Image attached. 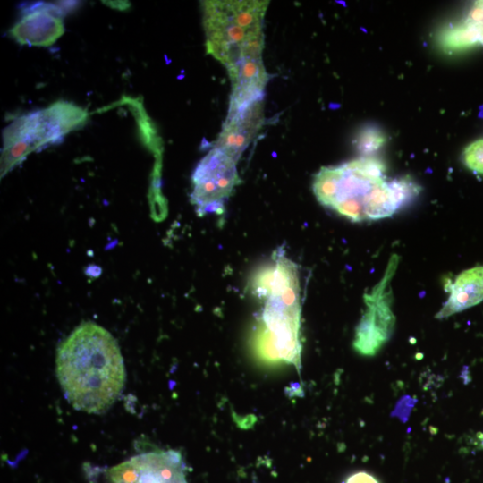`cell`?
<instances>
[{
    "label": "cell",
    "mask_w": 483,
    "mask_h": 483,
    "mask_svg": "<svg viewBox=\"0 0 483 483\" xmlns=\"http://www.w3.org/2000/svg\"><path fill=\"white\" fill-rule=\"evenodd\" d=\"M55 372L70 404L95 414L106 411L115 402L126 378L117 341L90 321L78 326L60 343Z\"/></svg>",
    "instance_id": "obj_1"
},
{
    "label": "cell",
    "mask_w": 483,
    "mask_h": 483,
    "mask_svg": "<svg viewBox=\"0 0 483 483\" xmlns=\"http://www.w3.org/2000/svg\"><path fill=\"white\" fill-rule=\"evenodd\" d=\"M385 171L371 157L322 167L313 192L321 205L354 222L389 217L411 202L420 187L409 176L387 181Z\"/></svg>",
    "instance_id": "obj_2"
},
{
    "label": "cell",
    "mask_w": 483,
    "mask_h": 483,
    "mask_svg": "<svg viewBox=\"0 0 483 483\" xmlns=\"http://www.w3.org/2000/svg\"><path fill=\"white\" fill-rule=\"evenodd\" d=\"M251 292L264 307L255 347L267 361L301 364V299L297 265L282 250L252 277Z\"/></svg>",
    "instance_id": "obj_3"
},
{
    "label": "cell",
    "mask_w": 483,
    "mask_h": 483,
    "mask_svg": "<svg viewBox=\"0 0 483 483\" xmlns=\"http://www.w3.org/2000/svg\"><path fill=\"white\" fill-rule=\"evenodd\" d=\"M264 0L202 1L207 54L225 68L248 56L262 55Z\"/></svg>",
    "instance_id": "obj_4"
},
{
    "label": "cell",
    "mask_w": 483,
    "mask_h": 483,
    "mask_svg": "<svg viewBox=\"0 0 483 483\" xmlns=\"http://www.w3.org/2000/svg\"><path fill=\"white\" fill-rule=\"evenodd\" d=\"M89 117L81 106L59 100L15 118L3 131L1 176L32 152L59 142L69 132L81 128Z\"/></svg>",
    "instance_id": "obj_5"
},
{
    "label": "cell",
    "mask_w": 483,
    "mask_h": 483,
    "mask_svg": "<svg viewBox=\"0 0 483 483\" xmlns=\"http://www.w3.org/2000/svg\"><path fill=\"white\" fill-rule=\"evenodd\" d=\"M399 256H391L380 281L364 295L365 312L358 324L353 348L360 355L374 356L389 340L395 323L392 309L391 280L397 269Z\"/></svg>",
    "instance_id": "obj_6"
},
{
    "label": "cell",
    "mask_w": 483,
    "mask_h": 483,
    "mask_svg": "<svg viewBox=\"0 0 483 483\" xmlns=\"http://www.w3.org/2000/svg\"><path fill=\"white\" fill-rule=\"evenodd\" d=\"M191 202L199 216L220 214L236 185L241 182L236 162L213 148L201 158L191 174Z\"/></svg>",
    "instance_id": "obj_7"
},
{
    "label": "cell",
    "mask_w": 483,
    "mask_h": 483,
    "mask_svg": "<svg viewBox=\"0 0 483 483\" xmlns=\"http://www.w3.org/2000/svg\"><path fill=\"white\" fill-rule=\"evenodd\" d=\"M106 483H188L185 464L174 450L153 451L131 457L108 469Z\"/></svg>",
    "instance_id": "obj_8"
},
{
    "label": "cell",
    "mask_w": 483,
    "mask_h": 483,
    "mask_svg": "<svg viewBox=\"0 0 483 483\" xmlns=\"http://www.w3.org/2000/svg\"><path fill=\"white\" fill-rule=\"evenodd\" d=\"M75 5L76 2L31 4L22 9V16L9 33L21 45L49 47L64 34L63 17Z\"/></svg>",
    "instance_id": "obj_9"
},
{
    "label": "cell",
    "mask_w": 483,
    "mask_h": 483,
    "mask_svg": "<svg viewBox=\"0 0 483 483\" xmlns=\"http://www.w3.org/2000/svg\"><path fill=\"white\" fill-rule=\"evenodd\" d=\"M265 122L263 99L252 102L233 113H227L214 147L236 163L255 140Z\"/></svg>",
    "instance_id": "obj_10"
},
{
    "label": "cell",
    "mask_w": 483,
    "mask_h": 483,
    "mask_svg": "<svg viewBox=\"0 0 483 483\" xmlns=\"http://www.w3.org/2000/svg\"><path fill=\"white\" fill-rule=\"evenodd\" d=\"M231 80V95L227 113L263 99L268 74L262 55L241 59L226 69Z\"/></svg>",
    "instance_id": "obj_11"
},
{
    "label": "cell",
    "mask_w": 483,
    "mask_h": 483,
    "mask_svg": "<svg viewBox=\"0 0 483 483\" xmlns=\"http://www.w3.org/2000/svg\"><path fill=\"white\" fill-rule=\"evenodd\" d=\"M449 296L436 318H445L471 308L483 301V266L461 272L447 284Z\"/></svg>",
    "instance_id": "obj_12"
},
{
    "label": "cell",
    "mask_w": 483,
    "mask_h": 483,
    "mask_svg": "<svg viewBox=\"0 0 483 483\" xmlns=\"http://www.w3.org/2000/svg\"><path fill=\"white\" fill-rule=\"evenodd\" d=\"M117 106H126L128 107L135 118L140 140L153 153L156 157V163L161 164L163 153L162 139L143 106L142 98L123 97L115 104L102 108V110L113 108Z\"/></svg>",
    "instance_id": "obj_13"
},
{
    "label": "cell",
    "mask_w": 483,
    "mask_h": 483,
    "mask_svg": "<svg viewBox=\"0 0 483 483\" xmlns=\"http://www.w3.org/2000/svg\"><path fill=\"white\" fill-rule=\"evenodd\" d=\"M479 41L478 28L468 17L462 22L445 29L439 37L440 45L448 50H462Z\"/></svg>",
    "instance_id": "obj_14"
},
{
    "label": "cell",
    "mask_w": 483,
    "mask_h": 483,
    "mask_svg": "<svg viewBox=\"0 0 483 483\" xmlns=\"http://www.w3.org/2000/svg\"><path fill=\"white\" fill-rule=\"evenodd\" d=\"M385 142L386 135L375 126L363 128L355 140L357 149L364 155H369L377 151Z\"/></svg>",
    "instance_id": "obj_15"
},
{
    "label": "cell",
    "mask_w": 483,
    "mask_h": 483,
    "mask_svg": "<svg viewBox=\"0 0 483 483\" xmlns=\"http://www.w3.org/2000/svg\"><path fill=\"white\" fill-rule=\"evenodd\" d=\"M463 161L469 169L483 174V139L470 143L464 149Z\"/></svg>",
    "instance_id": "obj_16"
},
{
    "label": "cell",
    "mask_w": 483,
    "mask_h": 483,
    "mask_svg": "<svg viewBox=\"0 0 483 483\" xmlns=\"http://www.w3.org/2000/svg\"><path fill=\"white\" fill-rule=\"evenodd\" d=\"M468 18L477 25L479 42L483 45V1L476 2L475 7L471 10Z\"/></svg>",
    "instance_id": "obj_17"
},
{
    "label": "cell",
    "mask_w": 483,
    "mask_h": 483,
    "mask_svg": "<svg viewBox=\"0 0 483 483\" xmlns=\"http://www.w3.org/2000/svg\"><path fill=\"white\" fill-rule=\"evenodd\" d=\"M344 483H379V481L368 472L359 471L350 475Z\"/></svg>",
    "instance_id": "obj_18"
},
{
    "label": "cell",
    "mask_w": 483,
    "mask_h": 483,
    "mask_svg": "<svg viewBox=\"0 0 483 483\" xmlns=\"http://www.w3.org/2000/svg\"><path fill=\"white\" fill-rule=\"evenodd\" d=\"M102 3L118 11H125L131 7V3L128 1H103Z\"/></svg>",
    "instance_id": "obj_19"
}]
</instances>
